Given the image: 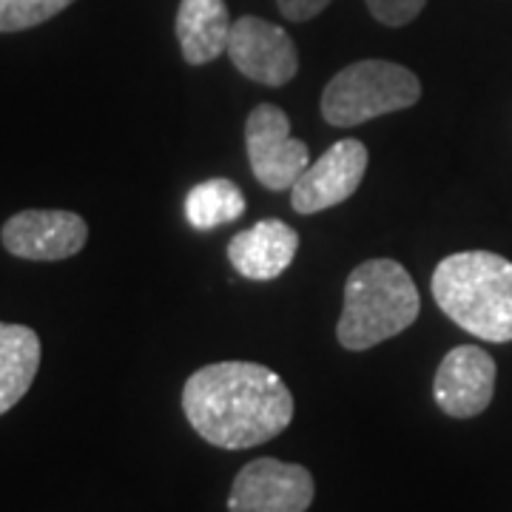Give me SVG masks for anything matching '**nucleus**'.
Instances as JSON below:
<instances>
[{
  "instance_id": "3",
  "label": "nucleus",
  "mask_w": 512,
  "mask_h": 512,
  "mask_svg": "<svg viewBox=\"0 0 512 512\" xmlns=\"http://www.w3.org/2000/svg\"><path fill=\"white\" fill-rule=\"evenodd\" d=\"M419 311V288L402 262L367 259L345 282L336 339L345 350L376 348L410 328Z\"/></svg>"
},
{
  "instance_id": "7",
  "label": "nucleus",
  "mask_w": 512,
  "mask_h": 512,
  "mask_svg": "<svg viewBox=\"0 0 512 512\" xmlns=\"http://www.w3.org/2000/svg\"><path fill=\"white\" fill-rule=\"evenodd\" d=\"M89 239V222L74 211L60 208H26L3 222L0 242L18 259L60 262L80 254Z\"/></svg>"
},
{
  "instance_id": "8",
  "label": "nucleus",
  "mask_w": 512,
  "mask_h": 512,
  "mask_svg": "<svg viewBox=\"0 0 512 512\" xmlns=\"http://www.w3.org/2000/svg\"><path fill=\"white\" fill-rule=\"evenodd\" d=\"M228 55L239 74L271 89L291 83L299 72V52L293 37L282 26L254 15L234 20Z\"/></svg>"
},
{
  "instance_id": "5",
  "label": "nucleus",
  "mask_w": 512,
  "mask_h": 512,
  "mask_svg": "<svg viewBox=\"0 0 512 512\" xmlns=\"http://www.w3.org/2000/svg\"><path fill=\"white\" fill-rule=\"evenodd\" d=\"M245 148L254 177L268 191H291L311 165L308 146L293 137L288 114L274 103H259L248 114Z\"/></svg>"
},
{
  "instance_id": "12",
  "label": "nucleus",
  "mask_w": 512,
  "mask_h": 512,
  "mask_svg": "<svg viewBox=\"0 0 512 512\" xmlns=\"http://www.w3.org/2000/svg\"><path fill=\"white\" fill-rule=\"evenodd\" d=\"M231 26L225 0H183L177 9V40L185 63L205 66L225 55Z\"/></svg>"
},
{
  "instance_id": "1",
  "label": "nucleus",
  "mask_w": 512,
  "mask_h": 512,
  "mask_svg": "<svg viewBox=\"0 0 512 512\" xmlns=\"http://www.w3.org/2000/svg\"><path fill=\"white\" fill-rule=\"evenodd\" d=\"M183 410L208 444L222 450H248L288 430L293 396L271 367L217 362L188 376Z\"/></svg>"
},
{
  "instance_id": "16",
  "label": "nucleus",
  "mask_w": 512,
  "mask_h": 512,
  "mask_svg": "<svg viewBox=\"0 0 512 512\" xmlns=\"http://www.w3.org/2000/svg\"><path fill=\"white\" fill-rule=\"evenodd\" d=\"M365 3L370 15L390 29L413 23L421 15V9L427 6V0H365Z\"/></svg>"
},
{
  "instance_id": "14",
  "label": "nucleus",
  "mask_w": 512,
  "mask_h": 512,
  "mask_svg": "<svg viewBox=\"0 0 512 512\" xmlns=\"http://www.w3.org/2000/svg\"><path fill=\"white\" fill-rule=\"evenodd\" d=\"M245 214V194L237 183L214 177L194 185L185 197V220L194 231H214Z\"/></svg>"
},
{
  "instance_id": "13",
  "label": "nucleus",
  "mask_w": 512,
  "mask_h": 512,
  "mask_svg": "<svg viewBox=\"0 0 512 512\" xmlns=\"http://www.w3.org/2000/svg\"><path fill=\"white\" fill-rule=\"evenodd\" d=\"M40 370V336L26 325L0 322V416L29 393Z\"/></svg>"
},
{
  "instance_id": "9",
  "label": "nucleus",
  "mask_w": 512,
  "mask_h": 512,
  "mask_svg": "<svg viewBox=\"0 0 512 512\" xmlns=\"http://www.w3.org/2000/svg\"><path fill=\"white\" fill-rule=\"evenodd\" d=\"M367 146L362 140H339L308 165V171L291 188V205L296 214H319L342 205L356 194L367 171Z\"/></svg>"
},
{
  "instance_id": "11",
  "label": "nucleus",
  "mask_w": 512,
  "mask_h": 512,
  "mask_svg": "<svg viewBox=\"0 0 512 512\" xmlns=\"http://www.w3.org/2000/svg\"><path fill=\"white\" fill-rule=\"evenodd\" d=\"M296 251L299 234L282 220H259L228 242L231 268L251 282H271L285 274Z\"/></svg>"
},
{
  "instance_id": "2",
  "label": "nucleus",
  "mask_w": 512,
  "mask_h": 512,
  "mask_svg": "<svg viewBox=\"0 0 512 512\" xmlns=\"http://www.w3.org/2000/svg\"><path fill=\"white\" fill-rule=\"evenodd\" d=\"M439 308L481 342H512V262L493 251L441 259L430 279Z\"/></svg>"
},
{
  "instance_id": "15",
  "label": "nucleus",
  "mask_w": 512,
  "mask_h": 512,
  "mask_svg": "<svg viewBox=\"0 0 512 512\" xmlns=\"http://www.w3.org/2000/svg\"><path fill=\"white\" fill-rule=\"evenodd\" d=\"M74 0H0V32H23L52 20Z\"/></svg>"
},
{
  "instance_id": "10",
  "label": "nucleus",
  "mask_w": 512,
  "mask_h": 512,
  "mask_svg": "<svg viewBox=\"0 0 512 512\" xmlns=\"http://www.w3.org/2000/svg\"><path fill=\"white\" fill-rule=\"evenodd\" d=\"M495 359L478 345H458L441 359L433 399L450 419L481 416L495 393Z\"/></svg>"
},
{
  "instance_id": "6",
  "label": "nucleus",
  "mask_w": 512,
  "mask_h": 512,
  "mask_svg": "<svg viewBox=\"0 0 512 512\" xmlns=\"http://www.w3.org/2000/svg\"><path fill=\"white\" fill-rule=\"evenodd\" d=\"M316 484L308 467L254 458L234 478L228 512H308Z\"/></svg>"
},
{
  "instance_id": "17",
  "label": "nucleus",
  "mask_w": 512,
  "mask_h": 512,
  "mask_svg": "<svg viewBox=\"0 0 512 512\" xmlns=\"http://www.w3.org/2000/svg\"><path fill=\"white\" fill-rule=\"evenodd\" d=\"M279 3V12L293 23H305V20L322 15L330 6V0H276Z\"/></svg>"
},
{
  "instance_id": "4",
  "label": "nucleus",
  "mask_w": 512,
  "mask_h": 512,
  "mask_svg": "<svg viewBox=\"0 0 512 512\" xmlns=\"http://www.w3.org/2000/svg\"><path fill=\"white\" fill-rule=\"evenodd\" d=\"M419 97V77L407 66L393 60H359L330 77L319 106L330 126L350 128L382 114L410 109Z\"/></svg>"
}]
</instances>
